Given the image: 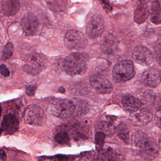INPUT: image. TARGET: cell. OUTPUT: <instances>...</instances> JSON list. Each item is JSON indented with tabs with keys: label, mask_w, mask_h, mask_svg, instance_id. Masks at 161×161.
Listing matches in <instances>:
<instances>
[{
	"label": "cell",
	"mask_w": 161,
	"mask_h": 161,
	"mask_svg": "<svg viewBox=\"0 0 161 161\" xmlns=\"http://www.w3.org/2000/svg\"><path fill=\"white\" fill-rule=\"evenodd\" d=\"M131 141L135 152L144 160H153L159 154V147L155 140L141 131L133 134Z\"/></svg>",
	"instance_id": "1"
},
{
	"label": "cell",
	"mask_w": 161,
	"mask_h": 161,
	"mask_svg": "<svg viewBox=\"0 0 161 161\" xmlns=\"http://www.w3.org/2000/svg\"><path fill=\"white\" fill-rule=\"evenodd\" d=\"M89 57L84 53H71L65 59L63 67L65 71L71 76L82 75L86 72Z\"/></svg>",
	"instance_id": "2"
},
{
	"label": "cell",
	"mask_w": 161,
	"mask_h": 161,
	"mask_svg": "<svg viewBox=\"0 0 161 161\" xmlns=\"http://www.w3.org/2000/svg\"><path fill=\"white\" fill-rule=\"evenodd\" d=\"M48 111L51 114L62 118L76 116L75 98L53 100L49 105Z\"/></svg>",
	"instance_id": "3"
},
{
	"label": "cell",
	"mask_w": 161,
	"mask_h": 161,
	"mask_svg": "<svg viewBox=\"0 0 161 161\" xmlns=\"http://www.w3.org/2000/svg\"><path fill=\"white\" fill-rule=\"evenodd\" d=\"M47 65L48 60L46 56L34 52L27 55L22 69L27 73L36 75L44 71Z\"/></svg>",
	"instance_id": "4"
},
{
	"label": "cell",
	"mask_w": 161,
	"mask_h": 161,
	"mask_svg": "<svg viewBox=\"0 0 161 161\" xmlns=\"http://www.w3.org/2000/svg\"><path fill=\"white\" fill-rule=\"evenodd\" d=\"M135 70L133 64L129 60H122L116 64L113 68V80L118 83L130 80L135 76Z\"/></svg>",
	"instance_id": "5"
},
{
	"label": "cell",
	"mask_w": 161,
	"mask_h": 161,
	"mask_svg": "<svg viewBox=\"0 0 161 161\" xmlns=\"http://www.w3.org/2000/svg\"><path fill=\"white\" fill-rule=\"evenodd\" d=\"M64 41L68 48L76 50L86 47L88 42L84 34L77 30L68 31L65 35Z\"/></svg>",
	"instance_id": "6"
},
{
	"label": "cell",
	"mask_w": 161,
	"mask_h": 161,
	"mask_svg": "<svg viewBox=\"0 0 161 161\" xmlns=\"http://www.w3.org/2000/svg\"><path fill=\"white\" fill-rule=\"evenodd\" d=\"M44 117V110L39 105L31 104L26 108L24 119L27 124L33 126L41 125Z\"/></svg>",
	"instance_id": "7"
},
{
	"label": "cell",
	"mask_w": 161,
	"mask_h": 161,
	"mask_svg": "<svg viewBox=\"0 0 161 161\" xmlns=\"http://www.w3.org/2000/svg\"><path fill=\"white\" fill-rule=\"evenodd\" d=\"M104 30V20L99 14L94 15L87 23L86 33L88 37L96 38L101 36Z\"/></svg>",
	"instance_id": "8"
},
{
	"label": "cell",
	"mask_w": 161,
	"mask_h": 161,
	"mask_svg": "<svg viewBox=\"0 0 161 161\" xmlns=\"http://www.w3.org/2000/svg\"><path fill=\"white\" fill-rule=\"evenodd\" d=\"M134 60L142 66H149L153 63L154 56L150 50L143 46H137L132 52Z\"/></svg>",
	"instance_id": "9"
},
{
	"label": "cell",
	"mask_w": 161,
	"mask_h": 161,
	"mask_svg": "<svg viewBox=\"0 0 161 161\" xmlns=\"http://www.w3.org/2000/svg\"><path fill=\"white\" fill-rule=\"evenodd\" d=\"M92 87L100 94H110L113 91L110 82L102 74H94L90 78Z\"/></svg>",
	"instance_id": "10"
},
{
	"label": "cell",
	"mask_w": 161,
	"mask_h": 161,
	"mask_svg": "<svg viewBox=\"0 0 161 161\" xmlns=\"http://www.w3.org/2000/svg\"><path fill=\"white\" fill-rule=\"evenodd\" d=\"M21 26L25 35L31 36L35 35L38 32L39 22L34 14L27 13L22 18Z\"/></svg>",
	"instance_id": "11"
},
{
	"label": "cell",
	"mask_w": 161,
	"mask_h": 161,
	"mask_svg": "<svg viewBox=\"0 0 161 161\" xmlns=\"http://www.w3.org/2000/svg\"><path fill=\"white\" fill-rule=\"evenodd\" d=\"M141 80L142 83L146 86L152 88L156 87L161 82L160 73L155 69H148L142 73Z\"/></svg>",
	"instance_id": "12"
},
{
	"label": "cell",
	"mask_w": 161,
	"mask_h": 161,
	"mask_svg": "<svg viewBox=\"0 0 161 161\" xmlns=\"http://www.w3.org/2000/svg\"><path fill=\"white\" fill-rule=\"evenodd\" d=\"M19 128V122L14 115L8 114L3 117L1 124L2 132L6 135L15 133Z\"/></svg>",
	"instance_id": "13"
},
{
	"label": "cell",
	"mask_w": 161,
	"mask_h": 161,
	"mask_svg": "<svg viewBox=\"0 0 161 161\" xmlns=\"http://www.w3.org/2000/svg\"><path fill=\"white\" fill-rule=\"evenodd\" d=\"M152 118V114L149 110L142 109L134 112L131 116L130 120L135 125L144 126L150 122Z\"/></svg>",
	"instance_id": "14"
},
{
	"label": "cell",
	"mask_w": 161,
	"mask_h": 161,
	"mask_svg": "<svg viewBox=\"0 0 161 161\" xmlns=\"http://www.w3.org/2000/svg\"><path fill=\"white\" fill-rule=\"evenodd\" d=\"M121 103L125 110L131 113L138 111L142 106L140 100L130 94L125 95L122 97Z\"/></svg>",
	"instance_id": "15"
},
{
	"label": "cell",
	"mask_w": 161,
	"mask_h": 161,
	"mask_svg": "<svg viewBox=\"0 0 161 161\" xmlns=\"http://www.w3.org/2000/svg\"><path fill=\"white\" fill-rule=\"evenodd\" d=\"M1 8L4 15H14L19 11L20 1L19 0H2Z\"/></svg>",
	"instance_id": "16"
},
{
	"label": "cell",
	"mask_w": 161,
	"mask_h": 161,
	"mask_svg": "<svg viewBox=\"0 0 161 161\" xmlns=\"http://www.w3.org/2000/svg\"><path fill=\"white\" fill-rule=\"evenodd\" d=\"M117 44L116 37L113 35H108L102 41L101 49L103 53L111 54L115 51Z\"/></svg>",
	"instance_id": "17"
},
{
	"label": "cell",
	"mask_w": 161,
	"mask_h": 161,
	"mask_svg": "<svg viewBox=\"0 0 161 161\" xmlns=\"http://www.w3.org/2000/svg\"><path fill=\"white\" fill-rule=\"evenodd\" d=\"M149 10L146 4L141 3L138 4L134 13V20L137 24H142L147 19Z\"/></svg>",
	"instance_id": "18"
},
{
	"label": "cell",
	"mask_w": 161,
	"mask_h": 161,
	"mask_svg": "<svg viewBox=\"0 0 161 161\" xmlns=\"http://www.w3.org/2000/svg\"><path fill=\"white\" fill-rule=\"evenodd\" d=\"M151 21L155 24H161V8L160 3L154 1L150 6L149 10Z\"/></svg>",
	"instance_id": "19"
},
{
	"label": "cell",
	"mask_w": 161,
	"mask_h": 161,
	"mask_svg": "<svg viewBox=\"0 0 161 161\" xmlns=\"http://www.w3.org/2000/svg\"><path fill=\"white\" fill-rule=\"evenodd\" d=\"M117 135L119 138L124 143L128 144L130 141V131L127 126L124 123L119 125L117 129Z\"/></svg>",
	"instance_id": "20"
},
{
	"label": "cell",
	"mask_w": 161,
	"mask_h": 161,
	"mask_svg": "<svg viewBox=\"0 0 161 161\" xmlns=\"http://www.w3.org/2000/svg\"><path fill=\"white\" fill-rule=\"evenodd\" d=\"M98 129L100 131L104 133L105 135H110L114 132L115 128L112 123L103 121L99 124Z\"/></svg>",
	"instance_id": "21"
},
{
	"label": "cell",
	"mask_w": 161,
	"mask_h": 161,
	"mask_svg": "<svg viewBox=\"0 0 161 161\" xmlns=\"http://www.w3.org/2000/svg\"><path fill=\"white\" fill-rule=\"evenodd\" d=\"M54 140L61 145H68L70 142V139L68 134L65 132L61 131L56 134Z\"/></svg>",
	"instance_id": "22"
},
{
	"label": "cell",
	"mask_w": 161,
	"mask_h": 161,
	"mask_svg": "<svg viewBox=\"0 0 161 161\" xmlns=\"http://www.w3.org/2000/svg\"><path fill=\"white\" fill-rule=\"evenodd\" d=\"M14 45L11 42L6 44L3 49V59L6 60L10 59L14 52Z\"/></svg>",
	"instance_id": "23"
},
{
	"label": "cell",
	"mask_w": 161,
	"mask_h": 161,
	"mask_svg": "<svg viewBox=\"0 0 161 161\" xmlns=\"http://www.w3.org/2000/svg\"><path fill=\"white\" fill-rule=\"evenodd\" d=\"M73 90H74L76 93L75 95H84L89 92V91H88V90H89V86L88 85L86 84H83L82 85L79 84L75 86V88L73 89Z\"/></svg>",
	"instance_id": "24"
},
{
	"label": "cell",
	"mask_w": 161,
	"mask_h": 161,
	"mask_svg": "<svg viewBox=\"0 0 161 161\" xmlns=\"http://www.w3.org/2000/svg\"><path fill=\"white\" fill-rule=\"evenodd\" d=\"M154 121H155L156 125L159 128L161 129V107L158 108L155 113Z\"/></svg>",
	"instance_id": "25"
},
{
	"label": "cell",
	"mask_w": 161,
	"mask_h": 161,
	"mask_svg": "<svg viewBox=\"0 0 161 161\" xmlns=\"http://www.w3.org/2000/svg\"><path fill=\"white\" fill-rule=\"evenodd\" d=\"M37 86L36 85H28L26 87V93L28 96L32 97L35 95L36 91Z\"/></svg>",
	"instance_id": "26"
},
{
	"label": "cell",
	"mask_w": 161,
	"mask_h": 161,
	"mask_svg": "<svg viewBox=\"0 0 161 161\" xmlns=\"http://www.w3.org/2000/svg\"><path fill=\"white\" fill-rule=\"evenodd\" d=\"M155 57L158 64L161 66V45L157 46L155 49Z\"/></svg>",
	"instance_id": "27"
},
{
	"label": "cell",
	"mask_w": 161,
	"mask_h": 161,
	"mask_svg": "<svg viewBox=\"0 0 161 161\" xmlns=\"http://www.w3.org/2000/svg\"><path fill=\"white\" fill-rule=\"evenodd\" d=\"M1 73L4 77H8L10 75V70L5 65L2 64L1 66Z\"/></svg>",
	"instance_id": "28"
},
{
	"label": "cell",
	"mask_w": 161,
	"mask_h": 161,
	"mask_svg": "<svg viewBox=\"0 0 161 161\" xmlns=\"http://www.w3.org/2000/svg\"><path fill=\"white\" fill-rule=\"evenodd\" d=\"M7 159V154L4 151L1 150V159L2 160H6Z\"/></svg>",
	"instance_id": "29"
},
{
	"label": "cell",
	"mask_w": 161,
	"mask_h": 161,
	"mask_svg": "<svg viewBox=\"0 0 161 161\" xmlns=\"http://www.w3.org/2000/svg\"><path fill=\"white\" fill-rule=\"evenodd\" d=\"M158 144H159V148H160L161 149V135L160 136V137H159V141H158Z\"/></svg>",
	"instance_id": "30"
},
{
	"label": "cell",
	"mask_w": 161,
	"mask_h": 161,
	"mask_svg": "<svg viewBox=\"0 0 161 161\" xmlns=\"http://www.w3.org/2000/svg\"><path fill=\"white\" fill-rule=\"evenodd\" d=\"M59 91L61 93H64L65 92V89L63 87H61L59 88Z\"/></svg>",
	"instance_id": "31"
},
{
	"label": "cell",
	"mask_w": 161,
	"mask_h": 161,
	"mask_svg": "<svg viewBox=\"0 0 161 161\" xmlns=\"http://www.w3.org/2000/svg\"><path fill=\"white\" fill-rule=\"evenodd\" d=\"M102 1H103V2L105 3V4H106V5H109L108 1H107V0H102Z\"/></svg>",
	"instance_id": "32"
},
{
	"label": "cell",
	"mask_w": 161,
	"mask_h": 161,
	"mask_svg": "<svg viewBox=\"0 0 161 161\" xmlns=\"http://www.w3.org/2000/svg\"><path fill=\"white\" fill-rule=\"evenodd\" d=\"M160 80L161 82V71L160 72Z\"/></svg>",
	"instance_id": "33"
}]
</instances>
